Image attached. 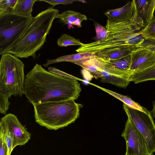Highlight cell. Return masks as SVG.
I'll use <instances>...</instances> for the list:
<instances>
[{"instance_id": "cell-1", "label": "cell", "mask_w": 155, "mask_h": 155, "mask_svg": "<svg viewBox=\"0 0 155 155\" xmlns=\"http://www.w3.org/2000/svg\"><path fill=\"white\" fill-rule=\"evenodd\" d=\"M81 91L77 80L47 71L37 63L25 76L24 94L33 105L74 101Z\"/></svg>"}, {"instance_id": "cell-2", "label": "cell", "mask_w": 155, "mask_h": 155, "mask_svg": "<svg viewBox=\"0 0 155 155\" xmlns=\"http://www.w3.org/2000/svg\"><path fill=\"white\" fill-rule=\"evenodd\" d=\"M52 7L34 17L33 21L16 43L7 52L18 58L36 57V53L43 46L54 20L59 13Z\"/></svg>"}, {"instance_id": "cell-3", "label": "cell", "mask_w": 155, "mask_h": 155, "mask_svg": "<svg viewBox=\"0 0 155 155\" xmlns=\"http://www.w3.org/2000/svg\"><path fill=\"white\" fill-rule=\"evenodd\" d=\"M105 28L109 34L99 41L84 44L76 50L78 52H91L94 54L101 50L126 45L137 47L145 40L140 32L142 29L131 21L114 23L107 20Z\"/></svg>"}, {"instance_id": "cell-4", "label": "cell", "mask_w": 155, "mask_h": 155, "mask_svg": "<svg viewBox=\"0 0 155 155\" xmlns=\"http://www.w3.org/2000/svg\"><path fill=\"white\" fill-rule=\"evenodd\" d=\"M35 122L49 130H56L74 123L79 117L81 104L70 100L33 105Z\"/></svg>"}, {"instance_id": "cell-5", "label": "cell", "mask_w": 155, "mask_h": 155, "mask_svg": "<svg viewBox=\"0 0 155 155\" xmlns=\"http://www.w3.org/2000/svg\"><path fill=\"white\" fill-rule=\"evenodd\" d=\"M25 64L18 57L9 53L1 55L0 61V93L9 98L24 94Z\"/></svg>"}, {"instance_id": "cell-6", "label": "cell", "mask_w": 155, "mask_h": 155, "mask_svg": "<svg viewBox=\"0 0 155 155\" xmlns=\"http://www.w3.org/2000/svg\"><path fill=\"white\" fill-rule=\"evenodd\" d=\"M10 13L0 16V54L5 53L18 40L33 20Z\"/></svg>"}, {"instance_id": "cell-7", "label": "cell", "mask_w": 155, "mask_h": 155, "mask_svg": "<svg viewBox=\"0 0 155 155\" xmlns=\"http://www.w3.org/2000/svg\"><path fill=\"white\" fill-rule=\"evenodd\" d=\"M128 118L134 123L145 139L151 154L155 152V124L150 112H144L124 104Z\"/></svg>"}, {"instance_id": "cell-8", "label": "cell", "mask_w": 155, "mask_h": 155, "mask_svg": "<svg viewBox=\"0 0 155 155\" xmlns=\"http://www.w3.org/2000/svg\"><path fill=\"white\" fill-rule=\"evenodd\" d=\"M121 136L126 144L125 155H151L149 149L144 137L135 126L128 118Z\"/></svg>"}, {"instance_id": "cell-9", "label": "cell", "mask_w": 155, "mask_h": 155, "mask_svg": "<svg viewBox=\"0 0 155 155\" xmlns=\"http://www.w3.org/2000/svg\"><path fill=\"white\" fill-rule=\"evenodd\" d=\"M0 124L5 127L14 135V149L17 146L24 145L31 139V134L21 124L17 116L13 114H8L2 117Z\"/></svg>"}, {"instance_id": "cell-10", "label": "cell", "mask_w": 155, "mask_h": 155, "mask_svg": "<svg viewBox=\"0 0 155 155\" xmlns=\"http://www.w3.org/2000/svg\"><path fill=\"white\" fill-rule=\"evenodd\" d=\"M130 70L134 74L155 65V51L143 47H137L131 54Z\"/></svg>"}, {"instance_id": "cell-11", "label": "cell", "mask_w": 155, "mask_h": 155, "mask_svg": "<svg viewBox=\"0 0 155 155\" xmlns=\"http://www.w3.org/2000/svg\"><path fill=\"white\" fill-rule=\"evenodd\" d=\"M134 2L136 15L134 23L143 29L154 17L155 0H134Z\"/></svg>"}, {"instance_id": "cell-12", "label": "cell", "mask_w": 155, "mask_h": 155, "mask_svg": "<svg viewBox=\"0 0 155 155\" xmlns=\"http://www.w3.org/2000/svg\"><path fill=\"white\" fill-rule=\"evenodd\" d=\"M107 20L114 23L131 21L134 23L136 15L134 0L129 2L123 7L108 10L104 13Z\"/></svg>"}, {"instance_id": "cell-13", "label": "cell", "mask_w": 155, "mask_h": 155, "mask_svg": "<svg viewBox=\"0 0 155 155\" xmlns=\"http://www.w3.org/2000/svg\"><path fill=\"white\" fill-rule=\"evenodd\" d=\"M137 47L134 45H126L100 51L95 54L101 58L109 59H118L131 54Z\"/></svg>"}, {"instance_id": "cell-14", "label": "cell", "mask_w": 155, "mask_h": 155, "mask_svg": "<svg viewBox=\"0 0 155 155\" xmlns=\"http://www.w3.org/2000/svg\"><path fill=\"white\" fill-rule=\"evenodd\" d=\"M58 18L64 25H67L69 29L72 28L73 25L78 27H81V22L87 19L84 15L71 10H67L61 14H58L55 18Z\"/></svg>"}, {"instance_id": "cell-15", "label": "cell", "mask_w": 155, "mask_h": 155, "mask_svg": "<svg viewBox=\"0 0 155 155\" xmlns=\"http://www.w3.org/2000/svg\"><path fill=\"white\" fill-rule=\"evenodd\" d=\"M93 56L97 61L103 65L115 68L123 71H131L130 70L131 60V54L123 58L115 60L101 58L95 54Z\"/></svg>"}, {"instance_id": "cell-16", "label": "cell", "mask_w": 155, "mask_h": 155, "mask_svg": "<svg viewBox=\"0 0 155 155\" xmlns=\"http://www.w3.org/2000/svg\"><path fill=\"white\" fill-rule=\"evenodd\" d=\"M94 54L93 52H84L62 56L55 59L47 60L46 62L43 65L44 67H47L51 64L59 62H69L72 63L74 61L87 58Z\"/></svg>"}, {"instance_id": "cell-17", "label": "cell", "mask_w": 155, "mask_h": 155, "mask_svg": "<svg viewBox=\"0 0 155 155\" xmlns=\"http://www.w3.org/2000/svg\"><path fill=\"white\" fill-rule=\"evenodd\" d=\"M37 0H17L12 13L27 17H33V7Z\"/></svg>"}, {"instance_id": "cell-18", "label": "cell", "mask_w": 155, "mask_h": 155, "mask_svg": "<svg viewBox=\"0 0 155 155\" xmlns=\"http://www.w3.org/2000/svg\"><path fill=\"white\" fill-rule=\"evenodd\" d=\"M89 84L101 89L110 95L118 99L127 105L131 108L144 112H146L147 109L140 105L138 103L132 100L131 98L126 96L123 95L107 89L101 87L95 84L89 83Z\"/></svg>"}, {"instance_id": "cell-19", "label": "cell", "mask_w": 155, "mask_h": 155, "mask_svg": "<svg viewBox=\"0 0 155 155\" xmlns=\"http://www.w3.org/2000/svg\"><path fill=\"white\" fill-rule=\"evenodd\" d=\"M99 77L101 78L100 80L102 82L110 83L124 88H126L130 82L129 80L112 75L104 70L100 72Z\"/></svg>"}, {"instance_id": "cell-20", "label": "cell", "mask_w": 155, "mask_h": 155, "mask_svg": "<svg viewBox=\"0 0 155 155\" xmlns=\"http://www.w3.org/2000/svg\"><path fill=\"white\" fill-rule=\"evenodd\" d=\"M155 80V65L140 72L134 74L130 78V82L137 84L149 80Z\"/></svg>"}, {"instance_id": "cell-21", "label": "cell", "mask_w": 155, "mask_h": 155, "mask_svg": "<svg viewBox=\"0 0 155 155\" xmlns=\"http://www.w3.org/2000/svg\"><path fill=\"white\" fill-rule=\"evenodd\" d=\"M72 63L81 67L84 69L92 73L96 76L98 73L102 70V69L96 65L92 56L86 59L74 62Z\"/></svg>"}, {"instance_id": "cell-22", "label": "cell", "mask_w": 155, "mask_h": 155, "mask_svg": "<svg viewBox=\"0 0 155 155\" xmlns=\"http://www.w3.org/2000/svg\"><path fill=\"white\" fill-rule=\"evenodd\" d=\"M0 137L5 141L8 148V155H10L14 149V135L5 127L0 124Z\"/></svg>"}, {"instance_id": "cell-23", "label": "cell", "mask_w": 155, "mask_h": 155, "mask_svg": "<svg viewBox=\"0 0 155 155\" xmlns=\"http://www.w3.org/2000/svg\"><path fill=\"white\" fill-rule=\"evenodd\" d=\"M57 44L58 45L61 47H66L71 45H78L81 46L84 44L79 40L65 34H62L58 39Z\"/></svg>"}, {"instance_id": "cell-24", "label": "cell", "mask_w": 155, "mask_h": 155, "mask_svg": "<svg viewBox=\"0 0 155 155\" xmlns=\"http://www.w3.org/2000/svg\"><path fill=\"white\" fill-rule=\"evenodd\" d=\"M145 40L155 41V17L140 32Z\"/></svg>"}, {"instance_id": "cell-25", "label": "cell", "mask_w": 155, "mask_h": 155, "mask_svg": "<svg viewBox=\"0 0 155 155\" xmlns=\"http://www.w3.org/2000/svg\"><path fill=\"white\" fill-rule=\"evenodd\" d=\"M17 0H0V16L12 13Z\"/></svg>"}, {"instance_id": "cell-26", "label": "cell", "mask_w": 155, "mask_h": 155, "mask_svg": "<svg viewBox=\"0 0 155 155\" xmlns=\"http://www.w3.org/2000/svg\"><path fill=\"white\" fill-rule=\"evenodd\" d=\"M94 24L96 32V35L93 38L95 41H99L105 39L109 35L108 31L95 21H94Z\"/></svg>"}, {"instance_id": "cell-27", "label": "cell", "mask_w": 155, "mask_h": 155, "mask_svg": "<svg viewBox=\"0 0 155 155\" xmlns=\"http://www.w3.org/2000/svg\"><path fill=\"white\" fill-rule=\"evenodd\" d=\"M9 98L7 96L0 93V112L5 115L10 104Z\"/></svg>"}, {"instance_id": "cell-28", "label": "cell", "mask_w": 155, "mask_h": 155, "mask_svg": "<svg viewBox=\"0 0 155 155\" xmlns=\"http://www.w3.org/2000/svg\"><path fill=\"white\" fill-rule=\"evenodd\" d=\"M40 1L45 2L48 3L51 5H52V7L53 8L55 6L59 4H62L64 5H67L68 4H71L74 2H81L83 3H87L86 1L85 0H40Z\"/></svg>"}, {"instance_id": "cell-29", "label": "cell", "mask_w": 155, "mask_h": 155, "mask_svg": "<svg viewBox=\"0 0 155 155\" xmlns=\"http://www.w3.org/2000/svg\"><path fill=\"white\" fill-rule=\"evenodd\" d=\"M48 71H49L50 72L55 74H56L65 77L74 78L77 80H79L82 81H83V80L77 77L72 76V75H71L70 74H67L63 71H62L56 68L55 67H48Z\"/></svg>"}, {"instance_id": "cell-30", "label": "cell", "mask_w": 155, "mask_h": 155, "mask_svg": "<svg viewBox=\"0 0 155 155\" xmlns=\"http://www.w3.org/2000/svg\"><path fill=\"white\" fill-rule=\"evenodd\" d=\"M143 47L155 51V41L145 40L138 47Z\"/></svg>"}, {"instance_id": "cell-31", "label": "cell", "mask_w": 155, "mask_h": 155, "mask_svg": "<svg viewBox=\"0 0 155 155\" xmlns=\"http://www.w3.org/2000/svg\"><path fill=\"white\" fill-rule=\"evenodd\" d=\"M0 155H8V149L4 139L0 137Z\"/></svg>"}, {"instance_id": "cell-32", "label": "cell", "mask_w": 155, "mask_h": 155, "mask_svg": "<svg viewBox=\"0 0 155 155\" xmlns=\"http://www.w3.org/2000/svg\"><path fill=\"white\" fill-rule=\"evenodd\" d=\"M150 113L153 118L155 119V101L153 104V109L150 111Z\"/></svg>"}, {"instance_id": "cell-33", "label": "cell", "mask_w": 155, "mask_h": 155, "mask_svg": "<svg viewBox=\"0 0 155 155\" xmlns=\"http://www.w3.org/2000/svg\"><path fill=\"white\" fill-rule=\"evenodd\" d=\"M151 155H154V154L153 153V154H152Z\"/></svg>"}]
</instances>
